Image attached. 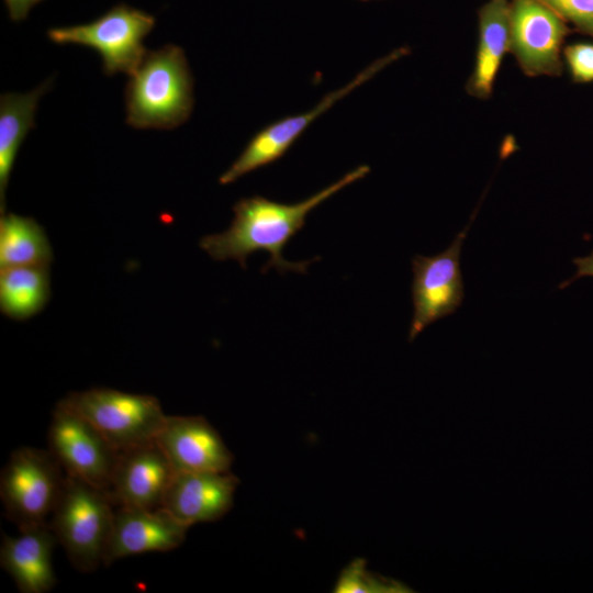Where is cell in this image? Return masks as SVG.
<instances>
[{
    "mask_svg": "<svg viewBox=\"0 0 593 593\" xmlns=\"http://www.w3.org/2000/svg\"><path fill=\"white\" fill-rule=\"evenodd\" d=\"M370 168L358 166L337 181L307 199L289 204L261 195L243 198L234 206L230 227L200 239V247L216 261L236 260L246 268L249 255L264 250L269 254L262 272L276 268L279 272H306L311 261H289L282 256L284 246L305 225L307 214L345 187L362 179Z\"/></svg>",
    "mask_w": 593,
    "mask_h": 593,
    "instance_id": "obj_1",
    "label": "cell"
},
{
    "mask_svg": "<svg viewBox=\"0 0 593 593\" xmlns=\"http://www.w3.org/2000/svg\"><path fill=\"white\" fill-rule=\"evenodd\" d=\"M124 98L126 123L134 128L172 130L188 121L194 98L184 51L175 44L147 51Z\"/></svg>",
    "mask_w": 593,
    "mask_h": 593,
    "instance_id": "obj_2",
    "label": "cell"
},
{
    "mask_svg": "<svg viewBox=\"0 0 593 593\" xmlns=\"http://www.w3.org/2000/svg\"><path fill=\"white\" fill-rule=\"evenodd\" d=\"M113 506L107 491L65 475L49 526L78 571L92 572L103 564Z\"/></svg>",
    "mask_w": 593,
    "mask_h": 593,
    "instance_id": "obj_3",
    "label": "cell"
},
{
    "mask_svg": "<svg viewBox=\"0 0 593 593\" xmlns=\"http://www.w3.org/2000/svg\"><path fill=\"white\" fill-rule=\"evenodd\" d=\"M58 403L86 418L116 452L155 440L167 416L153 395L107 388L71 392Z\"/></svg>",
    "mask_w": 593,
    "mask_h": 593,
    "instance_id": "obj_4",
    "label": "cell"
},
{
    "mask_svg": "<svg viewBox=\"0 0 593 593\" xmlns=\"http://www.w3.org/2000/svg\"><path fill=\"white\" fill-rule=\"evenodd\" d=\"M155 24V16L148 12L118 3L88 23L51 27L47 37L58 45L75 44L94 49L107 76L118 72L130 76L147 52L143 41Z\"/></svg>",
    "mask_w": 593,
    "mask_h": 593,
    "instance_id": "obj_5",
    "label": "cell"
},
{
    "mask_svg": "<svg viewBox=\"0 0 593 593\" xmlns=\"http://www.w3.org/2000/svg\"><path fill=\"white\" fill-rule=\"evenodd\" d=\"M49 450L20 447L12 451L0 475L5 517L19 530L48 523L65 475Z\"/></svg>",
    "mask_w": 593,
    "mask_h": 593,
    "instance_id": "obj_6",
    "label": "cell"
},
{
    "mask_svg": "<svg viewBox=\"0 0 593 593\" xmlns=\"http://www.w3.org/2000/svg\"><path fill=\"white\" fill-rule=\"evenodd\" d=\"M410 53L409 47H399L374 60L358 72L345 86L328 92L311 110L278 120L258 133L247 143L240 155L219 178L220 184H230L243 176L265 167L281 158L302 133L337 101L370 80L388 65Z\"/></svg>",
    "mask_w": 593,
    "mask_h": 593,
    "instance_id": "obj_7",
    "label": "cell"
},
{
    "mask_svg": "<svg viewBox=\"0 0 593 593\" xmlns=\"http://www.w3.org/2000/svg\"><path fill=\"white\" fill-rule=\"evenodd\" d=\"M470 223L444 251L434 256L415 255L412 260L413 316L409 340L428 325L456 312L465 299L460 254Z\"/></svg>",
    "mask_w": 593,
    "mask_h": 593,
    "instance_id": "obj_8",
    "label": "cell"
},
{
    "mask_svg": "<svg viewBox=\"0 0 593 593\" xmlns=\"http://www.w3.org/2000/svg\"><path fill=\"white\" fill-rule=\"evenodd\" d=\"M47 441L67 475L108 491L119 452L86 418L57 403Z\"/></svg>",
    "mask_w": 593,
    "mask_h": 593,
    "instance_id": "obj_9",
    "label": "cell"
},
{
    "mask_svg": "<svg viewBox=\"0 0 593 593\" xmlns=\"http://www.w3.org/2000/svg\"><path fill=\"white\" fill-rule=\"evenodd\" d=\"M510 49L527 76L557 75L567 29L562 18L539 0H511Z\"/></svg>",
    "mask_w": 593,
    "mask_h": 593,
    "instance_id": "obj_10",
    "label": "cell"
},
{
    "mask_svg": "<svg viewBox=\"0 0 593 593\" xmlns=\"http://www.w3.org/2000/svg\"><path fill=\"white\" fill-rule=\"evenodd\" d=\"M191 526L177 519L165 507L116 506L103 564L150 551H170L186 539Z\"/></svg>",
    "mask_w": 593,
    "mask_h": 593,
    "instance_id": "obj_11",
    "label": "cell"
},
{
    "mask_svg": "<svg viewBox=\"0 0 593 593\" xmlns=\"http://www.w3.org/2000/svg\"><path fill=\"white\" fill-rule=\"evenodd\" d=\"M167 456L156 443L119 452L107 493L116 506L157 508L175 475Z\"/></svg>",
    "mask_w": 593,
    "mask_h": 593,
    "instance_id": "obj_12",
    "label": "cell"
},
{
    "mask_svg": "<svg viewBox=\"0 0 593 593\" xmlns=\"http://www.w3.org/2000/svg\"><path fill=\"white\" fill-rule=\"evenodd\" d=\"M156 443L175 472L230 471L234 456L202 416H166Z\"/></svg>",
    "mask_w": 593,
    "mask_h": 593,
    "instance_id": "obj_13",
    "label": "cell"
},
{
    "mask_svg": "<svg viewBox=\"0 0 593 593\" xmlns=\"http://www.w3.org/2000/svg\"><path fill=\"white\" fill-rule=\"evenodd\" d=\"M238 483V478L230 471L177 472L163 507L189 526L215 522L233 506Z\"/></svg>",
    "mask_w": 593,
    "mask_h": 593,
    "instance_id": "obj_14",
    "label": "cell"
},
{
    "mask_svg": "<svg viewBox=\"0 0 593 593\" xmlns=\"http://www.w3.org/2000/svg\"><path fill=\"white\" fill-rule=\"evenodd\" d=\"M57 538L46 524L20 530V536L2 534L0 564L22 593H45L56 584L52 551Z\"/></svg>",
    "mask_w": 593,
    "mask_h": 593,
    "instance_id": "obj_15",
    "label": "cell"
},
{
    "mask_svg": "<svg viewBox=\"0 0 593 593\" xmlns=\"http://www.w3.org/2000/svg\"><path fill=\"white\" fill-rule=\"evenodd\" d=\"M510 1L489 0L479 12V44L468 91L486 99L504 54L510 49Z\"/></svg>",
    "mask_w": 593,
    "mask_h": 593,
    "instance_id": "obj_16",
    "label": "cell"
},
{
    "mask_svg": "<svg viewBox=\"0 0 593 593\" xmlns=\"http://www.w3.org/2000/svg\"><path fill=\"white\" fill-rule=\"evenodd\" d=\"M47 79L26 93L7 92L0 97V212L5 211V190L18 152L27 133L35 126V112L41 97L48 90Z\"/></svg>",
    "mask_w": 593,
    "mask_h": 593,
    "instance_id": "obj_17",
    "label": "cell"
},
{
    "mask_svg": "<svg viewBox=\"0 0 593 593\" xmlns=\"http://www.w3.org/2000/svg\"><path fill=\"white\" fill-rule=\"evenodd\" d=\"M51 295L48 266L0 268V310L12 320L30 318L44 309Z\"/></svg>",
    "mask_w": 593,
    "mask_h": 593,
    "instance_id": "obj_18",
    "label": "cell"
},
{
    "mask_svg": "<svg viewBox=\"0 0 593 593\" xmlns=\"http://www.w3.org/2000/svg\"><path fill=\"white\" fill-rule=\"evenodd\" d=\"M53 249L45 230L30 216L3 213L0 217V268L49 266Z\"/></svg>",
    "mask_w": 593,
    "mask_h": 593,
    "instance_id": "obj_19",
    "label": "cell"
},
{
    "mask_svg": "<svg viewBox=\"0 0 593 593\" xmlns=\"http://www.w3.org/2000/svg\"><path fill=\"white\" fill-rule=\"evenodd\" d=\"M334 593H402L407 588L391 579L370 572L362 558L353 559L339 573Z\"/></svg>",
    "mask_w": 593,
    "mask_h": 593,
    "instance_id": "obj_20",
    "label": "cell"
},
{
    "mask_svg": "<svg viewBox=\"0 0 593 593\" xmlns=\"http://www.w3.org/2000/svg\"><path fill=\"white\" fill-rule=\"evenodd\" d=\"M562 19L593 35V0H539Z\"/></svg>",
    "mask_w": 593,
    "mask_h": 593,
    "instance_id": "obj_21",
    "label": "cell"
},
{
    "mask_svg": "<svg viewBox=\"0 0 593 593\" xmlns=\"http://www.w3.org/2000/svg\"><path fill=\"white\" fill-rule=\"evenodd\" d=\"M566 58L575 80H593V45H571L566 49Z\"/></svg>",
    "mask_w": 593,
    "mask_h": 593,
    "instance_id": "obj_22",
    "label": "cell"
},
{
    "mask_svg": "<svg viewBox=\"0 0 593 593\" xmlns=\"http://www.w3.org/2000/svg\"><path fill=\"white\" fill-rule=\"evenodd\" d=\"M9 18L14 22L24 21L31 9L44 0H3Z\"/></svg>",
    "mask_w": 593,
    "mask_h": 593,
    "instance_id": "obj_23",
    "label": "cell"
},
{
    "mask_svg": "<svg viewBox=\"0 0 593 593\" xmlns=\"http://www.w3.org/2000/svg\"><path fill=\"white\" fill-rule=\"evenodd\" d=\"M573 264L577 266V272L571 280H568L560 288H564L572 280H575L581 277H593V250L590 255L584 257H578L573 259Z\"/></svg>",
    "mask_w": 593,
    "mask_h": 593,
    "instance_id": "obj_24",
    "label": "cell"
},
{
    "mask_svg": "<svg viewBox=\"0 0 593 593\" xmlns=\"http://www.w3.org/2000/svg\"><path fill=\"white\" fill-rule=\"evenodd\" d=\"M360 1H370V0H360Z\"/></svg>",
    "mask_w": 593,
    "mask_h": 593,
    "instance_id": "obj_25",
    "label": "cell"
}]
</instances>
